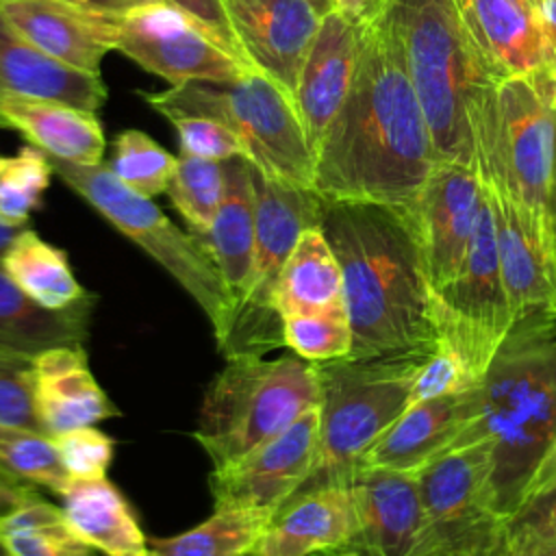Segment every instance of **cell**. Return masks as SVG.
<instances>
[{
  "mask_svg": "<svg viewBox=\"0 0 556 556\" xmlns=\"http://www.w3.org/2000/svg\"><path fill=\"white\" fill-rule=\"evenodd\" d=\"M76 2H80L93 11L115 15V17H122L135 9H143V7H152V4H169V0H76Z\"/></svg>",
  "mask_w": 556,
  "mask_h": 556,
  "instance_id": "obj_48",
  "label": "cell"
},
{
  "mask_svg": "<svg viewBox=\"0 0 556 556\" xmlns=\"http://www.w3.org/2000/svg\"><path fill=\"white\" fill-rule=\"evenodd\" d=\"M319 228L343 276L348 358L434 350L430 285L408 211L324 198Z\"/></svg>",
  "mask_w": 556,
  "mask_h": 556,
  "instance_id": "obj_2",
  "label": "cell"
},
{
  "mask_svg": "<svg viewBox=\"0 0 556 556\" xmlns=\"http://www.w3.org/2000/svg\"><path fill=\"white\" fill-rule=\"evenodd\" d=\"M317 439L319 413L315 406L239 460L213 469L208 478L213 506L271 517L308 480L315 467Z\"/></svg>",
  "mask_w": 556,
  "mask_h": 556,
  "instance_id": "obj_14",
  "label": "cell"
},
{
  "mask_svg": "<svg viewBox=\"0 0 556 556\" xmlns=\"http://www.w3.org/2000/svg\"><path fill=\"white\" fill-rule=\"evenodd\" d=\"M0 91L48 98L98 111L109 96L100 74L70 67L17 33L0 13Z\"/></svg>",
  "mask_w": 556,
  "mask_h": 556,
  "instance_id": "obj_26",
  "label": "cell"
},
{
  "mask_svg": "<svg viewBox=\"0 0 556 556\" xmlns=\"http://www.w3.org/2000/svg\"><path fill=\"white\" fill-rule=\"evenodd\" d=\"M159 115L211 117L230 126L245 143V159L269 176L313 187L315 159L293 98L269 76L248 70L235 80H189L141 93Z\"/></svg>",
  "mask_w": 556,
  "mask_h": 556,
  "instance_id": "obj_8",
  "label": "cell"
},
{
  "mask_svg": "<svg viewBox=\"0 0 556 556\" xmlns=\"http://www.w3.org/2000/svg\"><path fill=\"white\" fill-rule=\"evenodd\" d=\"M54 174L115 230L156 261L202 308L222 348L232 330L235 302L193 232H182L150 198L126 187L109 165L50 159Z\"/></svg>",
  "mask_w": 556,
  "mask_h": 556,
  "instance_id": "obj_9",
  "label": "cell"
},
{
  "mask_svg": "<svg viewBox=\"0 0 556 556\" xmlns=\"http://www.w3.org/2000/svg\"><path fill=\"white\" fill-rule=\"evenodd\" d=\"M400 43L441 161L476 163L469 104L482 74L456 0H387L380 13Z\"/></svg>",
  "mask_w": 556,
  "mask_h": 556,
  "instance_id": "obj_6",
  "label": "cell"
},
{
  "mask_svg": "<svg viewBox=\"0 0 556 556\" xmlns=\"http://www.w3.org/2000/svg\"><path fill=\"white\" fill-rule=\"evenodd\" d=\"M278 317L345 311L343 276L321 228L306 230L289 254L274 291Z\"/></svg>",
  "mask_w": 556,
  "mask_h": 556,
  "instance_id": "obj_30",
  "label": "cell"
},
{
  "mask_svg": "<svg viewBox=\"0 0 556 556\" xmlns=\"http://www.w3.org/2000/svg\"><path fill=\"white\" fill-rule=\"evenodd\" d=\"M0 476L43 486L59 497L74 480L61 463L52 437L17 426H0Z\"/></svg>",
  "mask_w": 556,
  "mask_h": 556,
  "instance_id": "obj_34",
  "label": "cell"
},
{
  "mask_svg": "<svg viewBox=\"0 0 556 556\" xmlns=\"http://www.w3.org/2000/svg\"><path fill=\"white\" fill-rule=\"evenodd\" d=\"M486 193L495 219L500 271L515 317L539 308L556 311L547 222L491 187H486Z\"/></svg>",
  "mask_w": 556,
  "mask_h": 556,
  "instance_id": "obj_20",
  "label": "cell"
},
{
  "mask_svg": "<svg viewBox=\"0 0 556 556\" xmlns=\"http://www.w3.org/2000/svg\"><path fill=\"white\" fill-rule=\"evenodd\" d=\"M204 252L217 267L235 311L243 298L254 261V195L250 182V161L243 156L224 161V198L206 232L195 235Z\"/></svg>",
  "mask_w": 556,
  "mask_h": 556,
  "instance_id": "obj_27",
  "label": "cell"
},
{
  "mask_svg": "<svg viewBox=\"0 0 556 556\" xmlns=\"http://www.w3.org/2000/svg\"><path fill=\"white\" fill-rule=\"evenodd\" d=\"M115 50L172 87L189 80H235L250 70L208 28L172 4H152L122 15Z\"/></svg>",
  "mask_w": 556,
  "mask_h": 556,
  "instance_id": "obj_13",
  "label": "cell"
},
{
  "mask_svg": "<svg viewBox=\"0 0 556 556\" xmlns=\"http://www.w3.org/2000/svg\"><path fill=\"white\" fill-rule=\"evenodd\" d=\"M547 230H549V248H552V263H554V276H556V150H554V169H552L549 202H547Z\"/></svg>",
  "mask_w": 556,
  "mask_h": 556,
  "instance_id": "obj_50",
  "label": "cell"
},
{
  "mask_svg": "<svg viewBox=\"0 0 556 556\" xmlns=\"http://www.w3.org/2000/svg\"><path fill=\"white\" fill-rule=\"evenodd\" d=\"M476 384L478 380L469 374L465 363L454 352L434 345V350L424 358L415 374L408 406L434 397L454 395Z\"/></svg>",
  "mask_w": 556,
  "mask_h": 556,
  "instance_id": "obj_42",
  "label": "cell"
},
{
  "mask_svg": "<svg viewBox=\"0 0 556 556\" xmlns=\"http://www.w3.org/2000/svg\"><path fill=\"white\" fill-rule=\"evenodd\" d=\"M54 447L74 480L106 478L113 460V439L96 426L76 428L54 437Z\"/></svg>",
  "mask_w": 556,
  "mask_h": 556,
  "instance_id": "obj_40",
  "label": "cell"
},
{
  "mask_svg": "<svg viewBox=\"0 0 556 556\" xmlns=\"http://www.w3.org/2000/svg\"><path fill=\"white\" fill-rule=\"evenodd\" d=\"M321 556H356V554L350 552V549H332V552H326Z\"/></svg>",
  "mask_w": 556,
  "mask_h": 556,
  "instance_id": "obj_54",
  "label": "cell"
},
{
  "mask_svg": "<svg viewBox=\"0 0 556 556\" xmlns=\"http://www.w3.org/2000/svg\"><path fill=\"white\" fill-rule=\"evenodd\" d=\"M54 169L50 156L24 146L11 156L0 154V215L28 226L30 213L41 206Z\"/></svg>",
  "mask_w": 556,
  "mask_h": 556,
  "instance_id": "obj_37",
  "label": "cell"
},
{
  "mask_svg": "<svg viewBox=\"0 0 556 556\" xmlns=\"http://www.w3.org/2000/svg\"><path fill=\"white\" fill-rule=\"evenodd\" d=\"M430 352L315 363L319 380L317 456L308 480L295 495L350 482L365 454L408 408L415 374Z\"/></svg>",
  "mask_w": 556,
  "mask_h": 556,
  "instance_id": "obj_7",
  "label": "cell"
},
{
  "mask_svg": "<svg viewBox=\"0 0 556 556\" xmlns=\"http://www.w3.org/2000/svg\"><path fill=\"white\" fill-rule=\"evenodd\" d=\"M178 135V148L185 156L211 161H228L248 154L241 137L219 119L211 117H178L172 119Z\"/></svg>",
  "mask_w": 556,
  "mask_h": 556,
  "instance_id": "obj_41",
  "label": "cell"
},
{
  "mask_svg": "<svg viewBox=\"0 0 556 556\" xmlns=\"http://www.w3.org/2000/svg\"><path fill=\"white\" fill-rule=\"evenodd\" d=\"M24 228H26L24 224L11 222V219H7L4 215H0V258L4 256V252L9 250V245L13 243V239H15Z\"/></svg>",
  "mask_w": 556,
  "mask_h": 556,
  "instance_id": "obj_51",
  "label": "cell"
},
{
  "mask_svg": "<svg viewBox=\"0 0 556 556\" xmlns=\"http://www.w3.org/2000/svg\"><path fill=\"white\" fill-rule=\"evenodd\" d=\"M0 13L39 50L87 74H100L115 50L119 17L76 0H0Z\"/></svg>",
  "mask_w": 556,
  "mask_h": 556,
  "instance_id": "obj_19",
  "label": "cell"
},
{
  "mask_svg": "<svg viewBox=\"0 0 556 556\" xmlns=\"http://www.w3.org/2000/svg\"><path fill=\"white\" fill-rule=\"evenodd\" d=\"M0 426L39 430L35 404V358L0 350Z\"/></svg>",
  "mask_w": 556,
  "mask_h": 556,
  "instance_id": "obj_39",
  "label": "cell"
},
{
  "mask_svg": "<svg viewBox=\"0 0 556 556\" xmlns=\"http://www.w3.org/2000/svg\"><path fill=\"white\" fill-rule=\"evenodd\" d=\"M63 515L87 545L104 556H150V543L122 491L106 478L72 480Z\"/></svg>",
  "mask_w": 556,
  "mask_h": 556,
  "instance_id": "obj_28",
  "label": "cell"
},
{
  "mask_svg": "<svg viewBox=\"0 0 556 556\" xmlns=\"http://www.w3.org/2000/svg\"><path fill=\"white\" fill-rule=\"evenodd\" d=\"M245 63L291 98L321 15L311 0H222Z\"/></svg>",
  "mask_w": 556,
  "mask_h": 556,
  "instance_id": "obj_17",
  "label": "cell"
},
{
  "mask_svg": "<svg viewBox=\"0 0 556 556\" xmlns=\"http://www.w3.org/2000/svg\"><path fill=\"white\" fill-rule=\"evenodd\" d=\"M0 556H13V554L9 552V547L2 543V539H0Z\"/></svg>",
  "mask_w": 556,
  "mask_h": 556,
  "instance_id": "obj_55",
  "label": "cell"
},
{
  "mask_svg": "<svg viewBox=\"0 0 556 556\" xmlns=\"http://www.w3.org/2000/svg\"><path fill=\"white\" fill-rule=\"evenodd\" d=\"M169 4H174L176 9H180L182 13H187L189 17H193L198 24H202L204 28H208L215 39L230 52L235 54L241 63H245L243 52L239 48V41L235 37V30L230 26L228 13L222 4V0H169ZM248 65V63H245ZM250 67V65H248ZM252 70V67H250Z\"/></svg>",
  "mask_w": 556,
  "mask_h": 556,
  "instance_id": "obj_44",
  "label": "cell"
},
{
  "mask_svg": "<svg viewBox=\"0 0 556 556\" xmlns=\"http://www.w3.org/2000/svg\"><path fill=\"white\" fill-rule=\"evenodd\" d=\"M384 2L387 0H332V9L339 11L345 20L365 26L382 13Z\"/></svg>",
  "mask_w": 556,
  "mask_h": 556,
  "instance_id": "obj_46",
  "label": "cell"
},
{
  "mask_svg": "<svg viewBox=\"0 0 556 556\" xmlns=\"http://www.w3.org/2000/svg\"><path fill=\"white\" fill-rule=\"evenodd\" d=\"M348 484L354 500L356 530L341 549L356 556H419L424 508L417 476L358 465Z\"/></svg>",
  "mask_w": 556,
  "mask_h": 556,
  "instance_id": "obj_18",
  "label": "cell"
},
{
  "mask_svg": "<svg viewBox=\"0 0 556 556\" xmlns=\"http://www.w3.org/2000/svg\"><path fill=\"white\" fill-rule=\"evenodd\" d=\"M0 539L13 556H98V549L74 534L63 508L39 495L0 519Z\"/></svg>",
  "mask_w": 556,
  "mask_h": 556,
  "instance_id": "obj_33",
  "label": "cell"
},
{
  "mask_svg": "<svg viewBox=\"0 0 556 556\" xmlns=\"http://www.w3.org/2000/svg\"><path fill=\"white\" fill-rule=\"evenodd\" d=\"M0 263L22 291L46 308L61 311L93 300L72 274L67 254L28 226L13 239Z\"/></svg>",
  "mask_w": 556,
  "mask_h": 556,
  "instance_id": "obj_31",
  "label": "cell"
},
{
  "mask_svg": "<svg viewBox=\"0 0 556 556\" xmlns=\"http://www.w3.org/2000/svg\"><path fill=\"white\" fill-rule=\"evenodd\" d=\"M224 358L191 432L213 469L239 460L319 404L317 367L293 352L276 358L239 352Z\"/></svg>",
  "mask_w": 556,
  "mask_h": 556,
  "instance_id": "obj_5",
  "label": "cell"
},
{
  "mask_svg": "<svg viewBox=\"0 0 556 556\" xmlns=\"http://www.w3.org/2000/svg\"><path fill=\"white\" fill-rule=\"evenodd\" d=\"M0 126L17 130L50 159L98 165L106 137L93 111L65 102L0 91Z\"/></svg>",
  "mask_w": 556,
  "mask_h": 556,
  "instance_id": "obj_25",
  "label": "cell"
},
{
  "mask_svg": "<svg viewBox=\"0 0 556 556\" xmlns=\"http://www.w3.org/2000/svg\"><path fill=\"white\" fill-rule=\"evenodd\" d=\"M504 534L510 545L556 539V484L526 500L506 521Z\"/></svg>",
  "mask_w": 556,
  "mask_h": 556,
  "instance_id": "obj_43",
  "label": "cell"
},
{
  "mask_svg": "<svg viewBox=\"0 0 556 556\" xmlns=\"http://www.w3.org/2000/svg\"><path fill=\"white\" fill-rule=\"evenodd\" d=\"M356 530L350 484H326L276 510L250 556H321L345 547Z\"/></svg>",
  "mask_w": 556,
  "mask_h": 556,
  "instance_id": "obj_22",
  "label": "cell"
},
{
  "mask_svg": "<svg viewBox=\"0 0 556 556\" xmlns=\"http://www.w3.org/2000/svg\"><path fill=\"white\" fill-rule=\"evenodd\" d=\"M476 402L473 421L452 447L489 445V502L508 521L556 439V311L539 308L513 324L476 384Z\"/></svg>",
  "mask_w": 556,
  "mask_h": 556,
  "instance_id": "obj_3",
  "label": "cell"
},
{
  "mask_svg": "<svg viewBox=\"0 0 556 556\" xmlns=\"http://www.w3.org/2000/svg\"><path fill=\"white\" fill-rule=\"evenodd\" d=\"M165 193L193 235L206 232L224 198V161L180 154Z\"/></svg>",
  "mask_w": 556,
  "mask_h": 556,
  "instance_id": "obj_35",
  "label": "cell"
},
{
  "mask_svg": "<svg viewBox=\"0 0 556 556\" xmlns=\"http://www.w3.org/2000/svg\"><path fill=\"white\" fill-rule=\"evenodd\" d=\"M176 163L178 156L159 146L148 132L128 128L115 137L109 167L126 187L154 198L167 191Z\"/></svg>",
  "mask_w": 556,
  "mask_h": 556,
  "instance_id": "obj_36",
  "label": "cell"
},
{
  "mask_svg": "<svg viewBox=\"0 0 556 556\" xmlns=\"http://www.w3.org/2000/svg\"><path fill=\"white\" fill-rule=\"evenodd\" d=\"M554 484H556V439L552 441V447L547 450L543 463L539 465V469H536V473H534V478H532V482H530V486L526 491L523 502L534 497V495H539V493H543V491H547Z\"/></svg>",
  "mask_w": 556,
  "mask_h": 556,
  "instance_id": "obj_47",
  "label": "cell"
},
{
  "mask_svg": "<svg viewBox=\"0 0 556 556\" xmlns=\"http://www.w3.org/2000/svg\"><path fill=\"white\" fill-rule=\"evenodd\" d=\"M35 497H37V491L33 486L0 476V519L17 513L22 506L33 502Z\"/></svg>",
  "mask_w": 556,
  "mask_h": 556,
  "instance_id": "obj_45",
  "label": "cell"
},
{
  "mask_svg": "<svg viewBox=\"0 0 556 556\" xmlns=\"http://www.w3.org/2000/svg\"><path fill=\"white\" fill-rule=\"evenodd\" d=\"M489 445L476 441L443 452L417 476L424 508L419 556H497L506 521L486 493Z\"/></svg>",
  "mask_w": 556,
  "mask_h": 556,
  "instance_id": "obj_12",
  "label": "cell"
},
{
  "mask_svg": "<svg viewBox=\"0 0 556 556\" xmlns=\"http://www.w3.org/2000/svg\"><path fill=\"white\" fill-rule=\"evenodd\" d=\"M35 404L41 428L52 439L119 415L93 378L83 345L52 348L35 356Z\"/></svg>",
  "mask_w": 556,
  "mask_h": 556,
  "instance_id": "obj_24",
  "label": "cell"
},
{
  "mask_svg": "<svg viewBox=\"0 0 556 556\" xmlns=\"http://www.w3.org/2000/svg\"><path fill=\"white\" fill-rule=\"evenodd\" d=\"M439 163L395 33L378 15L361 30L350 91L315 152L313 189L408 211Z\"/></svg>",
  "mask_w": 556,
  "mask_h": 556,
  "instance_id": "obj_1",
  "label": "cell"
},
{
  "mask_svg": "<svg viewBox=\"0 0 556 556\" xmlns=\"http://www.w3.org/2000/svg\"><path fill=\"white\" fill-rule=\"evenodd\" d=\"M478 413L476 387L410 404L374 443L361 465L417 473L447 452Z\"/></svg>",
  "mask_w": 556,
  "mask_h": 556,
  "instance_id": "obj_23",
  "label": "cell"
},
{
  "mask_svg": "<svg viewBox=\"0 0 556 556\" xmlns=\"http://www.w3.org/2000/svg\"><path fill=\"white\" fill-rule=\"evenodd\" d=\"M506 554L508 556H556V539H543V541H532L523 545H510L506 541Z\"/></svg>",
  "mask_w": 556,
  "mask_h": 556,
  "instance_id": "obj_49",
  "label": "cell"
},
{
  "mask_svg": "<svg viewBox=\"0 0 556 556\" xmlns=\"http://www.w3.org/2000/svg\"><path fill=\"white\" fill-rule=\"evenodd\" d=\"M484 195L476 163L441 161L408 208L430 289H439L460 269Z\"/></svg>",
  "mask_w": 556,
  "mask_h": 556,
  "instance_id": "obj_15",
  "label": "cell"
},
{
  "mask_svg": "<svg viewBox=\"0 0 556 556\" xmlns=\"http://www.w3.org/2000/svg\"><path fill=\"white\" fill-rule=\"evenodd\" d=\"M311 4L317 9L319 15H326L328 11H332V0H311Z\"/></svg>",
  "mask_w": 556,
  "mask_h": 556,
  "instance_id": "obj_53",
  "label": "cell"
},
{
  "mask_svg": "<svg viewBox=\"0 0 556 556\" xmlns=\"http://www.w3.org/2000/svg\"><path fill=\"white\" fill-rule=\"evenodd\" d=\"M280 326L282 345L311 363L348 358L352 352V330L345 311L287 315L280 319Z\"/></svg>",
  "mask_w": 556,
  "mask_h": 556,
  "instance_id": "obj_38",
  "label": "cell"
},
{
  "mask_svg": "<svg viewBox=\"0 0 556 556\" xmlns=\"http://www.w3.org/2000/svg\"><path fill=\"white\" fill-rule=\"evenodd\" d=\"M430 306L434 345L454 352L480 382L517 321L500 271L489 193L460 269L439 289H430Z\"/></svg>",
  "mask_w": 556,
  "mask_h": 556,
  "instance_id": "obj_11",
  "label": "cell"
},
{
  "mask_svg": "<svg viewBox=\"0 0 556 556\" xmlns=\"http://www.w3.org/2000/svg\"><path fill=\"white\" fill-rule=\"evenodd\" d=\"M543 2V22L549 37V43L556 52V0H541Z\"/></svg>",
  "mask_w": 556,
  "mask_h": 556,
  "instance_id": "obj_52",
  "label": "cell"
},
{
  "mask_svg": "<svg viewBox=\"0 0 556 556\" xmlns=\"http://www.w3.org/2000/svg\"><path fill=\"white\" fill-rule=\"evenodd\" d=\"M456 9L489 80L539 70L556 72L541 0H456Z\"/></svg>",
  "mask_w": 556,
  "mask_h": 556,
  "instance_id": "obj_16",
  "label": "cell"
},
{
  "mask_svg": "<svg viewBox=\"0 0 556 556\" xmlns=\"http://www.w3.org/2000/svg\"><path fill=\"white\" fill-rule=\"evenodd\" d=\"M269 515L215 508L208 519L167 539H150V556H250Z\"/></svg>",
  "mask_w": 556,
  "mask_h": 556,
  "instance_id": "obj_32",
  "label": "cell"
},
{
  "mask_svg": "<svg viewBox=\"0 0 556 556\" xmlns=\"http://www.w3.org/2000/svg\"><path fill=\"white\" fill-rule=\"evenodd\" d=\"M473 154L486 187L547 222L556 150V72L489 80L469 104Z\"/></svg>",
  "mask_w": 556,
  "mask_h": 556,
  "instance_id": "obj_4",
  "label": "cell"
},
{
  "mask_svg": "<svg viewBox=\"0 0 556 556\" xmlns=\"http://www.w3.org/2000/svg\"><path fill=\"white\" fill-rule=\"evenodd\" d=\"M93 300L52 311L28 298L0 263V350L35 358L37 354L83 345L89 334Z\"/></svg>",
  "mask_w": 556,
  "mask_h": 556,
  "instance_id": "obj_29",
  "label": "cell"
},
{
  "mask_svg": "<svg viewBox=\"0 0 556 556\" xmlns=\"http://www.w3.org/2000/svg\"><path fill=\"white\" fill-rule=\"evenodd\" d=\"M361 30L363 26L345 20L339 11H328L321 15L319 30L302 63L293 102L313 159L350 91Z\"/></svg>",
  "mask_w": 556,
  "mask_h": 556,
  "instance_id": "obj_21",
  "label": "cell"
},
{
  "mask_svg": "<svg viewBox=\"0 0 556 556\" xmlns=\"http://www.w3.org/2000/svg\"><path fill=\"white\" fill-rule=\"evenodd\" d=\"M254 195V261L243 298L235 311L232 330L219 348L224 356L239 352L267 354L282 343L280 317L274 311L278 276L298 239L321 224L324 198L304 185L265 174L250 163Z\"/></svg>",
  "mask_w": 556,
  "mask_h": 556,
  "instance_id": "obj_10",
  "label": "cell"
}]
</instances>
